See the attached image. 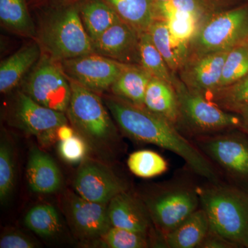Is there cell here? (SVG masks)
I'll return each instance as SVG.
<instances>
[{
  "label": "cell",
  "mask_w": 248,
  "mask_h": 248,
  "mask_svg": "<svg viewBox=\"0 0 248 248\" xmlns=\"http://www.w3.org/2000/svg\"><path fill=\"white\" fill-rule=\"evenodd\" d=\"M205 97L223 110L235 113L248 106V73L232 84L217 89Z\"/></svg>",
  "instance_id": "cell-28"
},
{
  "label": "cell",
  "mask_w": 248,
  "mask_h": 248,
  "mask_svg": "<svg viewBox=\"0 0 248 248\" xmlns=\"http://www.w3.org/2000/svg\"><path fill=\"white\" fill-rule=\"evenodd\" d=\"M153 12L155 19L166 21L177 15H188L205 22L215 12L205 0H167L154 1Z\"/></svg>",
  "instance_id": "cell-25"
},
{
  "label": "cell",
  "mask_w": 248,
  "mask_h": 248,
  "mask_svg": "<svg viewBox=\"0 0 248 248\" xmlns=\"http://www.w3.org/2000/svg\"><path fill=\"white\" fill-rule=\"evenodd\" d=\"M26 226L36 234L50 237L61 231V221L56 209L48 204L36 205L24 218Z\"/></svg>",
  "instance_id": "cell-27"
},
{
  "label": "cell",
  "mask_w": 248,
  "mask_h": 248,
  "mask_svg": "<svg viewBox=\"0 0 248 248\" xmlns=\"http://www.w3.org/2000/svg\"><path fill=\"white\" fill-rule=\"evenodd\" d=\"M28 7L27 0H0V21L10 32L34 40L37 27Z\"/></svg>",
  "instance_id": "cell-24"
},
{
  "label": "cell",
  "mask_w": 248,
  "mask_h": 248,
  "mask_svg": "<svg viewBox=\"0 0 248 248\" xmlns=\"http://www.w3.org/2000/svg\"><path fill=\"white\" fill-rule=\"evenodd\" d=\"M154 1H167V0H154Z\"/></svg>",
  "instance_id": "cell-42"
},
{
  "label": "cell",
  "mask_w": 248,
  "mask_h": 248,
  "mask_svg": "<svg viewBox=\"0 0 248 248\" xmlns=\"http://www.w3.org/2000/svg\"><path fill=\"white\" fill-rule=\"evenodd\" d=\"M179 102V130L194 138L241 128L238 114L223 110L203 94L187 88L173 73Z\"/></svg>",
  "instance_id": "cell-5"
},
{
  "label": "cell",
  "mask_w": 248,
  "mask_h": 248,
  "mask_svg": "<svg viewBox=\"0 0 248 248\" xmlns=\"http://www.w3.org/2000/svg\"><path fill=\"white\" fill-rule=\"evenodd\" d=\"M42 55V48L35 40L24 45L0 65V91L11 92L35 66Z\"/></svg>",
  "instance_id": "cell-17"
},
{
  "label": "cell",
  "mask_w": 248,
  "mask_h": 248,
  "mask_svg": "<svg viewBox=\"0 0 248 248\" xmlns=\"http://www.w3.org/2000/svg\"><path fill=\"white\" fill-rule=\"evenodd\" d=\"M246 41L248 2L214 14L203 22L190 40L187 59L230 51Z\"/></svg>",
  "instance_id": "cell-6"
},
{
  "label": "cell",
  "mask_w": 248,
  "mask_h": 248,
  "mask_svg": "<svg viewBox=\"0 0 248 248\" xmlns=\"http://www.w3.org/2000/svg\"><path fill=\"white\" fill-rule=\"evenodd\" d=\"M194 143L231 184L248 191V134L232 129L197 137Z\"/></svg>",
  "instance_id": "cell-8"
},
{
  "label": "cell",
  "mask_w": 248,
  "mask_h": 248,
  "mask_svg": "<svg viewBox=\"0 0 248 248\" xmlns=\"http://www.w3.org/2000/svg\"><path fill=\"white\" fill-rule=\"evenodd\" d=\"M140 58L141 66L153 78L164 80L172 84L173 73L155 46L148 32L140 36Z\"/></svg>",
  "instance_id": "cell-29"
},
{
  "label": "cell",
  "mask_w": 248,
  "mask_h": 248,
  "mask_svg": "<svg viewBox=\"0 0 248 248\" xmlns=\"http://www.w3.org/2000/svg\"><path fill=\"white\" fill-rule=\"evenodd\" d=\"M235 113L238 114L241 119V128L245 133L248 134V106L240 108Z\"/></svg>",
  "instance_id": "cell-41"
},
{
  "label": "cell",
  "mask_w": 248,
  "mask_h": 248,
  "mask_svg": "<svg viewBox=\"0 0 248 248\" xmlns=\"http://www.w3.org/2000/svg\"><path fill=\"white\" fill-rule=\"evenodd\" d=\"M127 164L135 175L145 179L161 175L169 169L167 161L161 155L149 150L134 152L129 156Z\"/></svg>",
  "instance_id": "cell-30"
},
{
  "label": "cell",
  "mask_w": 248,
  "mask_h": 248,
  "mask_svg": "<svg viewBox=\"0 0 248 248\" xmlns=\"http://www.w3.org/2000/svg\"><path fill=\"white\" fill-rule=\"evenodd\" d=\"M60 63L68 79L98 94L110 90L128 66L96 53L63 60Z\"/></svg>",
  "instance_id": "cell-11"
},
{
  "label": "cell",
  "mask_w": 248,
  "mask_h": 248,
  "mask_svg": "<svg viewBox=\"0 0 248 248\" xmlns=\"http://www.w3.org/2000/svg\"><path fill=\"white\" fill-rule=\"evenodd\" d=\"M173 40L187 55L190 40L195 35L202 23L188 15H177L166 21Z\"/></svg>",
  "instance_id": "cell-34"
},
{
  "label": "cell",
  "mask_w": 248,
  "mask_h": 248,
  "mask_svg": "<svg viewBox=\"0 0 248 248\" xmlns=\"http://www.w3.org/2000/svg\"><path fill=\"white\" fill-rule=\"evenodd\" d=\"M69 81L71 98L66 113L72 126L86 141L90 151L102 159L113 157L120 138L104 99L98 93Z\"/></svg>",
  "instance_id": "cell-2"
},
{
  "label": "cell",
  "mask_w": 248,
  "mask_h": 248,
  "mask_svg": "<svg viewBox=\"0 0 248 248\" xmlns=\"http://www.w3.org/2000/svg\"><path fill=\"white\" fill-rule=\"evenodd\" d=\"M197 190L210 230L237 248H248V191L221 181L197 186Z\"/></svg>",
  "instance_id": "cell-3"
},
{
  "label": "cell",
  "mask_w": 248,
  "mask_h": 248,
  "mask_svg": "<svg viewBox=\"0 0 248 248\" xmlns=\"http://www.w3.org/2000/svg\"><path fill=\"white\" fill-rule=\"evenodd\" d=\"M197 186L187 182H169L159 186L143 200L162 239L200 208Z\"/></svg>",
  "instance_id": "cell-7"
},
{
  "label": "cell",
  "mask_w": 248,
  "mask_h": 248,
  "mask_svg": "<svg viewBox=\"0 0 248 248\" xmlns=\"http://www.w3.org/2000/svg\"><path fill=\"white\" fill-rule=\"evenodd\" d=\"M80 17L88 35L93 42L109 28L121 21L104 0H82L79 3Z\"/></svg>",
  "instance_id": "cell-22"
},
{
  "label": "cell",
  "mask_w": 248,
  "mask_h": 248,
  "mask_svg": "<svg viewBox=\"0 0 248 248\" xmlns=\"http://www.w3.org/2000/svg\"><path fill=\"white\" fill-rule=\"evenodd\" d=\"M16 169L14 148L6 137L1 135L0 143V200L4 203L14 190Z\"/></svg>",
  "instance_id": "cell-33"
},
{
  "label": "cell",
  "mask_w": 248,
  "mask_h": 248,
  "mask_svg": "<svg viewBox=\"0 0 248 248\" xmlns=\"http://www.w3.org/2000/svg\"><path fill=\"white\" fill-rule=\"evenodd\" d=\"M34 40L42 53L59 62L94 53L79 4L42 10Z\"/></svg>",
  "instance_id": "cell-4"
},
{
  "label": "cell",
  "mask_w": 248,
  "mask_h": 248,
  "mask_svg": "<svg viewBox=\"0 0 248 248\" xmlns=\"http://www.w3.org/2000/svg\"><path fill=\"white\" fill-rule=\"evenodd\" d=\"M93 44L94 53L120 63L141 65L140 36L122 20L109 28Z\"/></svg>",
  "instance_id": "cell-14"
},
{
  "label": "cell",
  "mask_w": 248,
  "mask_h": 248,
  "mask_svg": "<svg viewBox=\"0 0 248 248\" xmlns=\"http://www.w3.org/2000/svg\"><path fill=\"white\" fill-rule=\"evenodd\" d=\"M81 1L82 0H27L29 6L42 10L79 4Z\"/></svg>",
  "instance_id": "cell-38"
},
{
  "label": "cell",
  "mask_w": 248,
  "mask_h": 248,
  "mask_svg": "<svg viewBox=\"0 0 248 248\" xmlns=\"http://www.w3.org/2000/svg\"><path fill=\"white\" fill-rule=\"evenodd\" d=\"M228 52L187 58L178 71L179 79L189 89L206 97L218 89Z\"/></svg>",
  "instance_id": "cell-13"
},
{
  "label": "cell",
  "mask_w": 248,
  "mask_h": 248,
  "mask_svg": "<svg viewBox=\"0 0 248 248\" xmlns=\"http://www.w3.org/2000/svg\"><path fill=\"white\" fill-rule=\"evenodd\" d=\"M58 150L62 159L69 164L81 163L90 151L86 141L77 133L70 140L60 141Z\"/></svg>",
  "instance_id": "cell-35"
},
{
  "label": "cell",
  "mask_w": 248,
  "mask_h": 248,
  "mask_svg": "<svg viewBox=\"0 0 248 248\" xmlns=\"http://www.w3.org/2000/svg\"><path fill=\"white\" fill-rule=\"evenodd\" d=\"M199 248H237V247L221 235L217 234L210 230L208 234L205 236Z\"/></svg>",
  "instance_id": "cell-37"
},
{
  "label": "cell",
  "mask_w": 248,
  "mask_h": 248,
  "mask_svg": "<svg viewBox=\"0 0 248 248\" xmlns=\"http://www.w3.org/2000/svg\"><path fill=\"white\" fill-rule=\"evenodd\" d=\"M103 99L119 128L129 138L172 152L182 158L195 174L209 182H221L215 165L169 121L114 94Z\"/></svg>",
  "instance_id": "cell-1"
},
{
  "label": "cell",
  "mask_w": 248,
  "mask_h": 248,
  "mask_svg": "<svg viewBox=\"0 0 248 248\" xmlns=\"http://www.w3.org/2000/svg\"><path fill=\"white\" fill-rule=\"evenodd\" d=\"M144 107L169 121L177 128L179 127V102L177 93L170 83L152 78L145 94Z\"/></svg>",
  "instance_id": "cell-20"
},
{
  "label": "cell",
  "mask_w": 248,
  "mask_h": 248,
  "mask_svg": "<svg viewBox=\"0 0 248 248\" xmlns=\"http://www.w3.org/2000/svg\"><path fill=\"white\" fill-rule=\"evenodd\" d=\"M21 84L20 91L36 102L66 113L71 101V86L60 62L42 53Z\"/></svg>",
  "instance_id": "cell-9"
},
{
  "label": "cell",
  "mask_w": 248,
  "mask_h": 248,
  "mask_svg": "<svg viewBox=\"0 0 248 248\" xmlns=\"http://www.w3.org/2000/svg\"><path fill=\"white\" fill-rule=\"evenodd\" d=\"M34 241L18 233H9L0 239L1 248H35Z\"/></svg>",
  "instance_id": "cell-36"
},
{
  "label": "cell",
  "mask_w": 248,
  "mask_h": 248,
  "mask_svg": "<svg viewBox=\"0 0 248 248\" xmlns=\"http://www.w3.org/2000/svg\"><path fill=\"white\" fill-rule=\"evenodd\" d=\"M205 1L215 14H217L248 2V0H205Z\"/></svg>",
  "instance_id": "cell-39"
},
{
  "label": "cell",
  "mask_w": 248,
  "mask_h": 248,
  "mask_svg": "<svg viewBox=\"0 0 248 248\" xmlns=\"http://www.w3.org/2000/svg\"><path fill=\"white\" fill-rule=\"evenodd\" d=\"M119 16L141 36L155 21L154 0H104Z\"/></svg>",
  "instance_id": "cell-23"
},
{
  "label": "cell",
  "mask_w": 248,
  "mask_h": 248,
  "mask_svg": "<svg viewBox=\"0 0 248 248\" xmlns=\"http://www.w3.org/2000/svg\"><path fill=\"white\" fill-rule=\"evenodd\" d=\"M152 78L141 65L128 64L110 91L114 95L134 105L144 107L145 94Z\"/></svg>",
  "instance_id": "cell-21"
},
{
  "label": "cell",
  "mask_w": 248,
  "mask_h": 248,
  "mask_svg": "<svg viewBox=\"0 0 248 248\" xmlns=\"http://www.w3.org/2000/svg\"><path fill=\"white\" fill-rule=\"evenodd\" d=\"M74 187L81 198L105 204L127 190L126 184L110 168L90 158L81 161L75 177Z\"/></svg>",
  "instance_id": "cell-12"
},
{
  "label": "cell",
  "mask_w": 248,
  "mask_h": 248,
  "mask_svg": "<svg viewBox=\"0 0 248 248\" xmlns=\"http://www.w3.org/2000/svg\"><path fill=\"white\" fill-rule=\"evenodd\" d=\"M9 120L11 125L35 135L45 145L56 141L57 128L68 124L65 113L43 107L22 91H17L9 111Z\"/></svg>",
  "instance_id": "cell-10"
},
{
  "label": "cell",
  "mask_w": 248,
  "mask_h": 248,
  "mask_svg": "<svg viewBox=\"0 0 248 248\" xmlns=\"http://www.w3.org/2000/svg\"><path fill=\"white\" fill-rule=\"evenodd\" d=\"M67 212L77 233L84 239H100L112 227L108 204L90 202L78 195H72Z\"/></svg>",
  "instance_id": "cell-15"
},
{
  "label": "cell",
  "mask_w": 248,
  "mask_h": 248,
  "mask_svg": "<svg viewBox=\"0 0 248 248\" xmlns=\"http://www.w3.org/2000/svg\"><path fill=\"white\" fill-rule=\"evenodd\" d=\"M108 212L112 226L153 236L155 226L146 205L127 190L110 200Z\"/></svg>",
  "instance_id": "cell-16"
},
{
  "label": "cell",
  "mask_w": 248,
  "mask_h": 248,
  "mask_svg": "<svg viewBox=\"0 0 248 248\" xmlns=\"http://www.w3.org/2000/svg\"><path fill=\"white\" fill-rule=\"evenodd\" d=\"M76 132L73 126L68 124H62L57 128V137L59 141H63L70 140L75 136Z\"/></svg>",
  "instance_id": "cell-40"
},
{
  "label": "cell",
  "mask_w": 248,
  "mask_h": 248,
  "mask_svg": "<svg viewBox=\"0 0 248 248\" xmlns=\"http://www.w3.org/2000/svg\"><path fill=\"white\" fill-rule=\"evenodd\" d=\"M210 230L206 213L199 208L187 217L179 226L165 235L164 247L199 248Z\"/></svg>",
  "instance_id": "cell-19"
},
{
  "label": "cell",
  "mask_w": 248,
  "mask_h": 248,
  "mask_svg": "<svg viewBox=\"0 0 248 248\" xmlns=\"http://www.w3.org/2000/svg\"><path fill=\"white\" fill-rule=\"evenodd\" d=\"M148 32L171 73L177 74L186 62V58L177 44L173 40L167 22L164 20L155 19Z\"/></svg>",
  "instance_id": "cell-26"
},
{
  "label": "cell",
  "mask_w": 248,
  "mask_h": 248,
  "mask_svg": "<svg viewBox=\"0 0 248 248\" xmlns=\"http://www.w3.org/2000/svg\"><path fill=\"white\" fill-rule=\"evenodd\" d=\"M248 73V41H246L228 52L217 89L232 84Z\"/></svg>",
  "instance_id": "cell-31"
},
{
  "label": "cell",
  "mask_w": 248,
  "mask_h": 248,
  "mask_svg": "<svg viewBox=\"0 0 248 248\" xmlns=\"http://www.w3.org/2000/svg\"><path fill=\"white\" fill-rule=\"evenodd\" d=\"M99 239L106 247L110 248H146L156 243L149 235L113 226Z\"/></svg>",
  "instance_id": "cell-32"
},
{
  "label": "cell",
  "mask_w": 248,
  "mask_h": 248,
  "mask_svg": "<svg viewBox=\"0 0 248 248\" xmlns=\"http://www.w3.org/2000/svg\"><path fill=\"white\" fill-rule=\"evenodd\" d=\"M27 177L29 187L37 193H52L61 186V173L56 163L37 147H32L29 153Z\"/></svg>",
  "instance_id": "cell-18"
}]
</instances>
